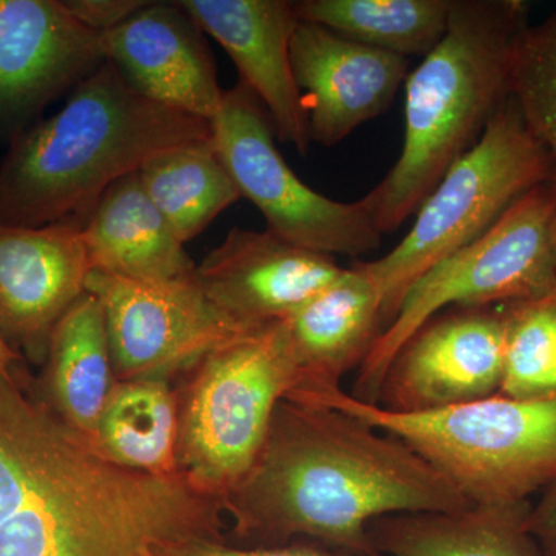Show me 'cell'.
<instances>
[{
  "mask_svg": "<svg viewBox=\"0 0 556 556\" xmlns=\"http://www.w3.org/2000/svg\"><path fill=\"white\" fill-rule=\"evenodd\" d=\"M201 30L217 40L240 80L268 113L280 141L302 155L311 138L291 65V40L300 24L288 0H178Z\"/></svg>",
  "mask_w": 556,
  "mask_h": 556,
  "instance_id": "obj_17",
  "label": "cell"
},
{
  "mask_svg": "<svg viewBox=\"0 0 556 556\" xmlns=\"http://www.w3.org/2000/svg\"><path fill=\"white\" fill-rule=\"evenodd\" d=\"M138 174L149 199L182 244L243 199L211 137L164 150Z\"/></svg>",
  "mask_w": 556,
  "mask_h": 556,
  "instance_id": "obj_23",
  "label": "cell"
},
{
  "mask_svg": "<svg viewBox=\"0 0 556 556\" xmlns=\"http://www.w3.org/2000/svg\"><path fill=\"white\" fill-rule=\"evenodd\" d=\"M206 33L175 2H150L102 35L105 61L142 97L211 121L225 90Z\"/></svg>",
  "mask_w": 556,
  "mask_h": 556,
  "instance_id": "obj_16",
  "label": "cell"
},
{
  "mask_svg": "<svg viewBox=\"0 0 556 556\" xmlns=\"http://www.w3.org/2000/svg\"><path fill=\"white\" fill-rule=\"evenodd\" d=\"M152 554L155 556H380L351 554V552L321 546L317 543H289L287 546L247 548L232 546L226 541L200 540V538L164 544L153 548Z\"/></svg>",
  "mask_w": 556,
  "mask_h": 556,
  "instance_id": "obj_27",
  "label": "cell"
},
{
  "mask_svg": "<svg viewBox=\"0 0 556 556\" xmlns=\"http://www.w3.org/2000/svg\"><path fill=\"white\" fill-rule=\"evenodd\" d=\"M172 383L179 473L225 501L257 459L278 402L298 383L280 321L222 343Z\"/></svg>",
  "mask_w": 556,
  "mask_h": 556,
  "instance_id": "obj_7",
  "label": "cell"
},
{
  "mask_svg": "<svg viewBox=\"0 0 556 556\" xmlns=\"http://www.w3.org/2000/svg\"><path fill=\"white\" fill-rule=\"evenodd\" d=\"M532 503L390 515L369 526L380 556H544L529 530Z\"/></svg>",
  "mask_w": 556,
  "mask_h": 556,
  "instance_id": "obj_21",
  "label": "cell"
},
{
  "mask_svg": "<svg viewBox=\"0 0 556 556\" xmlns=\"http://www.w3.org/2000/svg\"><path fill=\"white\" fill-rule=\"evenodd\" d=\"M382 299L356 266L280 320L298 383L289 397L339 388L383 331Z\"/></svg>",
  "mask_w": 556,
  "mask_h": 556,
  "instance_id": "obj_18",
  "label": "cell"
},
{
  "mask_svg": "<svg viewBox=\"0 0 556 556\" xmlns=\"http://www.w3.org/2000/svg\"><path fill=\"white\" fill-rule=\"evenodd\" d=\"M97 445L119 466L177 477L178 404L164 379L118 380L98 424Z\"/></svg>",
  "mask_w": 556,
  "mask_h": 556,
  "instance_id": "obj_22",
  "label": "cell"
},
{
  "mask_svg": "<svg viewBox=\"0 0 556 556\" xmlns=\"http://www.w3.org/2000/svg\"><path fill=\"white\" fill-rule=\"evenodd\" d=\"M556 292V185L530 190L481 239L428 269L357 369V401L376 405L391 361L413 334L452 308L510 305Z\"/></svg>",
  "mask_w": 556,
  "mask_h": 556,
  "instance_id": "obj_8",
  "label": "cell"
},
{
  "mask_svg": "<svg viewBox=\"0 0 556 556\" xmlns=\"http://www.w3.org/2000/svg\"><path fill=\"white\" fill-rule=\"evenodd\" d=\"M225 506L232 546L311 540L378 555L368 533L376 519L470 504L393 434L338 408L283 399L257 459Z\"/></svg>",
  "mask_w": 556,
  "mask_h": 556,
  "instance_id": "obj_1",
  "label": "cell"
},
{
  "mask_svg": "<svg viewBox=\"0 0 556 556\" xmlns=\"http://www.w3.org/2000/svg\"><path fill=\"white\" fill-rule=\"evenodd\" d=\"M291 65L311 142L327 148L382 115L409 73L408 58L303 21L292 36Z\"/></svg>",
  "mask_w": 556,
  "mask_h": 556,
  "instance_id": "obj_15",
  "label": "cell"
},
{
  "mask_svg": "<svg viewBox=\"0 0 556 556\" xmlns=\"http://www.w3.org/2000/svg\"><path fill=\"white\" fill-rule=\"evenodd\" d=\"M552 179L551 155L510 94L477 144L431 190L405 239L382 258L354 263L378 288L383 329L417 278L481 239L517 201Z\"/></svg>",
  "mask_w": 556,
  "mask_h": 556,
  "instance_id": "obj_6",
  "label": "cell"
},
{
  "mask_svg": "<svg viewBox=\"0 0 556 556\" xmlns=\"http://www.w3.org/2000/svg\"><path fill=\"white\" fill-rule=\"evenodd\" d=\"M510 94L551 155L556 185V9L540 24H529L519 38Z\"/></svg>",
  "mask_w": 556,
  "mask_h": 556,
  "instance_id": "obj_26",
  "label": "cell"
},
{
  "mask_svg": "<svg viewBox=\"0 0 556 556\" xmlns=\"http://www.w3.org/2000/svg\"><path fill=\"white\" fill-rule=\"evenodd\" d=\"M334 257L295 247L268 229L232 228L197 265L208 302L247 329L283 320L342 276Z\"/></svg>",
  "mask_w": 556,
  "mask_h": 556,
  "instance_id": "obj_14",
  "label": "cell"
},
{
  "mask_svg": "<svg viewBox=\"0 0 556 556\" xmlns=\"http://www.w3.org/2000/svg\"><path fill=\"white\" fill-rule=\"evenodd\" d=\"M211 137V121L142 97L105 61L64 108L14 139L0 161V225L86 222L119 178L164 150Z\"/></svg>",
  "mask_w": 556,
  "mask_h": 556,
  "instance_id": "obj_3",
  "label": "cell"
},
{
  "mask_svg": "<svg viewBox=\"0 0 556 556\" xmlns=\"http://www.w3.org/2000/svg\"><path fill=\"white\" fill-rule=\"evenodd\" d=\"M527 17L522 0H453L447 33L405 80L401 156L362 199L382 236L417 214L510 97Z\"/></svg>",
  "mask_w": 556,
  "mask_h": 556,
  "instance_id": "obj_4",
  "label": "cell"
},
{
  "mask_svg": "<svg viewBox=\"0 0 556 556\" xmlns=\"http://www.w3.org/2000/svg\"><path fill=\"white\" fill-rule=\"evenodd\" d=\"M142 556H155V555H153V554H152V551H150V552H148V554H144V555H142Z\"/></svg>",
  "mask_w": 556,
  "mask_h": 556,
  "instance_id": "obj_31",
  "label": "cell"
},
{
  "mask_svg": "<svg viewBox=\"0 0 556 556\" xmlns=\"http://www.w3.org/2000/svg\"><path fill=\"white\" fill-rule=\"evenodd\" d=\"M289 399L338 408L401 439L470 506L530 503L556 481V397L496 393L424 413L388 412L342 387Z\"/></svg>",
  "mask_w": 556,
  "mask_h": 556,
  "instance_id": "obj_5",
  "label": "cell"
},
{
  "mask_svg": "<svg viewBox=\"0 0 556 556\" xmlns=\"http://www.w3.org/2000/svg\"><path fill=\"white\" fill-rule=\"evenodd\" d=\"M64 3L84 27L104 35L148 5L149 0H64Z\"/></svg>",
  "mask_w": 556,
  "mask_h": 556,
  "instance_id": "obj_28",
  "label": "cell"
},
{
  "mask_svg": "<svg viewBox=\"0 0 556 556\" xmlns=\"http://www.w3.org/2000/svg\"><path fill=\"white\" fill-rule=\"evenodd\" d=\"M87 291L104 309L116 380L174 382L208 351L251 331L208 302L195 274L150 283L91 273Z\"/></svg>",
  "mask_w": 556,
  "mask_h": 556,
  "instance_id": "obj_10",
  "label": "cell"
},
{
  "mask_svg": "<svg viewBox=\"0 0 556 556\" xmlns=\"http://www.w3.org/2000/svg\"><path fill=\"white\" fill-rule=\"evenodd\" d=\"M116 382L104 309L87 291L54 328L36 390L65 424L97 445L101 413Z\"/></svg>",
  "mask_w": 556,
  "mask_h": 556,
  "instance_id": "obj_20",
  "label": "cell"
},
{
  "mask_svg": "<svg viewBox=\"0 0 556 556\" xmlns=\"http://www.w3.org/2000/svg\"><path fill=\"white\" fill-rule=\"evenodd\" d=\"M504 376L500 393L556 397V292L506 305Z\"/></svg>",
  "mask_w": 556,
  "mask_h": 556,
  "instance_id": "obj_25",
  "label": "cell"
},
{
  "mask_svg": "<svg viewBox=\"0 0 556 556\" xmlns=\"http://www.w3.org/2000/svg\"><path fill=\"white\" fill-rule=\"evenodd\" d=\"M25 358L21 357L20 354L14 353L5 345L2 339H0V372H11L16 365L24 362Z\"/></svg>",
  "mask_w": 556,
  "mask_h": 556,
  "instance_id": "obj_30",
  "label": "cell"
},
{
  "mask_svg": "<svg viewBox=\"0 0 556 556\" xmlns=\"http://www.w3.org/2000/svg\"><path fill=\"white\" fill-rule=\"evenodd\" d=\"M274 135L268 113L241 80L225 90L211 119L212 144L269 232L329 257L376 251L382 233L364 200L340 203L311 189L278 152Z\"/></svg>",
  "mask_w": 556,
  "mask_h": 556,
  "instance_id": "obj_9",
  "label": "cell"
},
{
  "mask_svg": "<svg viewBox=\"0 0 556 556\" xmlns=\"http://www.w3.org/2000/svg\"><path fill=\"white\" fill-rule=\"evenodd\" d=\"M222 497L188 478L119 466L47 404L33 412L20 473L0 495V556H142L226 541Z\"/></svg>",
  "mask_w": 556,
  "mask_h": 556,
  "instance_id": "obj_2",
  "label": "cell"
},
{
  "mask_svg": "<svg viewBox=\"0 0 556 556\" xmlns=\"http://www.w3.org/2000/svg\"><path fill=\"white\" fill-rule=\"evenodd\" d=\"M90 274L78 219L0 225V339L42 367L54 328L86 294Z\"/></svg>",
  "mask_w": 556,
  "mask_h": 556,
  "instance_id": "obj_13",
  "label": "cell"
},
{
  "mask_svg": "<svg viewBox=\"0 0 556 556\" xmlns=\"http://www.w3.org/2000/svg\"><path fill=\"white\" fill-rule=\"evenodd\" d=\"M453 0H299V20L399 56H427L447 33Z\"/></svg>",
  "mask_w": 556,
  "mask_h": 556,
  "instance_id": "obj_24",
  "label": "cell"
},
{
  "mask_svg": "<svg viewBox=\"0 0 556 556\" xmlns=\"http://www.w3.org/2000/svg\"><path fill=\"white\" fill-rule=\"evenodd\" d=\"M104 62L102 35L64 0H0V144L9 148Z\"/></svg>",
  "mask_w": 556,
  "mask_h": 556,
  "instance_id": "obj_12",
  "label": "cell"
},
{
  "mask_svg": "<svg viewBox=\"0 0 556 556\" xmlns=\"http://www.w3.org/2000/svg\"><path fill=\"white\" fill-rule=\"evenodd\" d=\"M529 530L544 556H556V481L532 504Z\"/></svg>",
  "mask_w": 556,
  "mask_h": 556,
  "instance_id": "obj_29",
  "label": "cell"
},
{
  "mask_svg": "<svg viewBox=\"0 0 556 556\" xmlns=\"http://www.w3.org/2000/svg\"><path fill=\"white\" fill-rule=\"evenodd\" d=\"M91 273L134 281L192 277L197 265L149 199L138 172L113 182L83 226Z\"/></svg>",
  "mask_w": 556,
  "mask_h": 556,
  "instance_id": "obj_19",
  "label": "cell"
},
{
  "mask_svg": "<svg viewBox=\"0 0 556 556\" xmlns=\"http://www.w3.org/2000/svg\"><path fill=\"white\" fill-rule=\"evenodd\" d=\"M506 329V305L442 311L397 351L376 405L424 413L500 393Z\"/></svg>",
  "mask_w": 556,
  "mask_h": 556,
  "instance_id": "obj_11",
  "label": "cell"
}]
</instances>
